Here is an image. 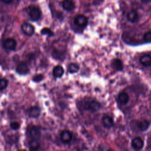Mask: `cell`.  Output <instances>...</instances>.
Wrapping results in <instances>:
<instances>
[{"label":"cell","mask_w":151,"mask_h":151,"mask_svg":"<svg viewBox=\"0 0 151 151\" xmlns=\"http://www.w3.org/2000/svg\"><path fill=\"white\" fill-rule=\"evenodd\" d=\"M2 1L3 2H4V3H6V4H10V3H11L13 1H12V0H8V1H6V0H2Z\"/></svg>","instance_id":"26"},{"label":"cell","mask_w":151,"mask_h":151,"mask_svg":"<svg viewBox=\"0 0 151 151\" xmlns=\"http://www.w3.org/2000/svg\"><path fill=\"white\" fill-rule=\"evenodd\" d=\"M150 123L149 121L146 120H143L141 121H139L137 123V127L138 129L142 132L146 131L149 127Z\"/></svg>","instance_id":"18"},{"label":"cell","mask_w":151,"mask_h":151,"mask_svg":"<svg viewBox=\"0 0 151 151\" xmlns=\"http://www.w3.org/2000/svg\"><path fill=\"white\" fill-rule=\"evenodd\" d=\"M101 107L100 102L96 100H91L85 102L84 104V109L88 110L91 112H96L98 111Z\"/></svg>","instance_id":"2"},{"label":"cell","mask_w":151,"mask_h":151,"mask_svg":"<svg viewBox=\"0 0 151 151\" xmlns=\"http://www.w3.org/2000/svg\"><path fill=\"white\" fill-rule=\"evenodd\" d=\"M138 18L139 15L135 9L130 10L127 15V19L130 22H136L138 20Z\"/></svg>","instance_id":"13"},{"label":"cell","mask_w":151,"mask_h":151,"mask_svg":"<svg viewBox=\"0 0 151 151\" xmlns=\"http://www.w3.org/2000/svg\"><path fill=\"white\" fill-rule=\"evenodd\" d=\"M40 146V143L37 139H32L29 143V147L31 150L35 151Z\"/></svg>","instance_id":"19"},{"label":"cell","mask_w":151,"mask_h":151,"mask_svg":"<svg viewBox=\"0 0 151 151\" xmlns=\"http://www.w3.org/2000/svg\"><path fill=\"white\" fill-rule=\"evenodd\" d=\"M79 68H80L79 65L77 64L74 63H71L68 64L67 70L70 73H75L78 71Z\"/></svg>","instance_id":"20"},{"label":"cell","mask_w":151,"mask_h":151,"mask_svg":"<svg viewBox=\"0 0 151 151\" xmlns=\"http://www.w3.org/2000/svg\"><path fill=\"white\" fill-rule=\"evenodd\" d=\"M102 123L103 126L107 129L111 128L113 124H114V122L111 117H110L109 115H105L102 118Z\"/></svg>","instance_id":"11"},{"label":"cell","mask_w":151,"mask_h":151,"mask_svg":"<svg viewBox=\"0 0 151 151\" xmlns=\"http://www.w3.org/2000/svg\"><path fill=\"white\" fill-rule=\"evenodd\" d=\"M41 34L42 35H47L49 37L54 35V32L50 28L47 27H44L41 30Z\"/></svg>","instance_id":"21"},{"label":"cell","mask_w":151,"mask_h":151,"mask_svg":"<svg viewBox=\"0 0 151 151\" xmlns=\"http://www.w3.org/2000/svg\"><path fill=\"white\" fill-rule=\"evenodd\" d=\"M10 127L13 130H17V129H18L19 128L20 124L17 122H12L10 124Z\"/></svg>","instance_id":"25"},{"label":"cell","mask_w":151,"mask_h":151,"mask_svg":"<svg viewBox=\"0 0 151 151\" xmlns=\"http://www.w3.org/2000/svg\"><path fill=\"white\" fill-rule=\"evenodd\" d=\"M107 151H114V150H113V149H109Z\"/></svg>","instance_id":"27"},{"label":"cell","mask_w":151,"mask_h":151,"mask_svg":"<svg viewBox=\"0 0 151 151\" xmlns=\"http://www.w3.org/2000/svg\"><path fill=\"white\" fill-rule=\"evenodd\" d=\"M27 113L29 117L37 118L41 113V109L40 107L37 106H32L28 109Z\"/></svg>","instance_id":"7"},{"label":"cell","mask_w":151,"mask_h":151,"mask_svg":"<svg viewBox=\"0 0 151 151\" xmlns=\"http://www.w3.org/2000/svg\"><path fill=\"white\" fill-rule=\"evenodd\" d=\"M143 39L145 41L147 42H151V31L146 32L143 35Z\"/></svg>","instance_id":"24"},{"label":"cell","mask_w":151,"mask_h":151,"mask_svg":"<svg viewBox=\"0 0 151 151\" xmlns=\"http://www.w3.org/2000/svg\"><path fill=\"white\" fill-rule=\"evenodd\" d=\"M8 84V81L7 80V79L5 78H2L1 79V81H0V88L1 90H3L4 89H5Z\"/></svg>","instance_id":"23"},{"label":"cell","mask_w":151,"mask_h":151,"mask_svg":"<svg viewBox=\"0 0 151 151\" xmlns=\"http://www.w3.org/2000/svg\"><path fill=\"white\" fill-rule=\"evenodd\" d=\"M62 6L65 11H71L75 8L76 5L73 1L70 0H65L62 2Z\"/></svg>","instance_id":"15"},{"label":"cell","mask_w":151,"mask_h":151,"mask_svg":"<svg viewBox=\"0 0 151 151\" xmlns=\"http://www.w3.org/2000/svg\"><path fill=\"white\" fill-rule=\"evenodd\" d=\"M29 134L32 139L38 140L41 136V130L39 127L37 126H33L29 130Z\"/></svg>","instance_id":"9"},{"label":"cell","mask_w":151,"mask_h":151,"mask_svg":"<svg viewBox=\"0 0 151 151\" xmlns=\"http://www.w3.org/2000/svg\"><path fill=\"white\" fill-rule=\"evenodd\" d=\"M60 140L64 143H69L72 139V134L71 133L67 130H63L60 133Z\"/></svg>","instance_id":"8"},{"label":"cell","mask_w":151,"mask_h":151,"mask_svg":"<svg viewBox=\"0 0 151 151\" xmlns=\"http://www.w3.org/2000/svg\"><path fill=\"white\" fill-rule=\"evenodd\" d=\"M44 77L42 74H37L32 77V80L34 82H40L44 79Z\"/></svg>","instance_id":"22"},{"label":"cell","mask_w":151,"mask_h":151,"mask_svg":"<svg viewBox=\"0 0 151 151\" xmlns=\"http://www.w3.org/2000/svg\"><path fill=\"white\" fill-rule=\"evenodd\" d=\"M64 73V70L61 65H55L52 69V75L54 77L59 78L62 77Z\"/></svg>","instance_id":"14"},{"label":"cell","mask_w":151,"mask_h":151,"mask_svg":"<svg viewBox=\"0 0 151 151\" xmlns=\"http://www.w3.org/2000/svg\"><path fill=\"white\" fill-rule=\"evenodd\" d=\"M28 12L30 19L32 21H38L41 16V11L40 9L36 5L31 4L28 8Z\"/></svg>","instance_id":"1"},{"label":"cell","mask_w":151,"mask_h":151,"mask_svg":"<svg viewBox=\"0 0 151 151\" xmlns=\"http://www.w3.org/2000/svg\"><path fill=\"white\" fill-rule=\"evenodd\" d=\"M144 145L143 140L142 138L139 137H137L134 138L132 141V146L133 149L136 150H140L141 149Z\"/></svg>","instance_id":"10"},{"label":"cell","mask_w":151,"mask_h":151,"mask_svg":"<svg viewBox=\"0 0 151 151\" xmlns=\"http://www.w3.org/2000/svg\"><path fill=\"white\" fill-rule=\"evenodd\" d=\"M21 28L22 32L28 36H31L34 33V27L29 22L22 23Z\"/></svg>","instance_id":"5"},{"label":"cell","mask_w":151,"mask_h":151,"mask_svg":"<svg viewBox=\"0 0 151 151\" xmlns=\"http://www.w3.org/2000/svg\"><path fill=\"white\" fill-rule=\"evenodd\" d=\"M140 63L146 67L151 65V56L149 54H145L140 58Z\"/></svg>","instance_id":"17"},{"label":"cell","mask_w":151,"mask_h":151,"mask_svg":"<svg viewBox=\"0 0 151 151\" xmlns=\"http://www.w3.org/2000/svg\"><path fill=\"white\" fill-rule=\"evenodd\" d=\"M74 22L79 27H85L87 25L88 19L85 15L83 14H78L74 17Z\"/></svg>","instance_id":"4"},{"label":"cell","mask_w":151,"mask_h":151,"mask_svg":"<svg viewBox=\"0 0 151 151\" xmlns=\"http://www.w3.org/2000/svg\"><path fill=\"white\" fill-rule=\"evenodd\" d=\"M111 66L116 71H122L123 68V63L119 58H114L111 62Z\"/></svg>","instance_id":"12"},{"label":"cell","mask_w":151,"mask_h":151,"mask_svg":"<svg viewBox=\"0 0 151 151\" xmlns=\"http://www.w3.org/2000/svg\"><path fill=\"white\" fill-rule=\"evenodd\" d=\"M16 72L20 75H26L29 73V68L25 63L21 62L16 67Z\"/></svg>","instance_id":"6"},{"label":"cell","mask_w":151,"mask_h":151,"mask_svg":"<svg viewBox=\"0 0 151 151\" xmlns=\"http://www.w3.org/2000/svg\"><path fill=\"white\" fill-rule=\"evenodd\" d=\"M17 46V41L12 38H6L2 43V47L8 50H14Z\"/></svg>","instance_id":"3"},{"label":"cell","mask_w":151,"mask_h":151,"mask_svg":"<svg viewBox=\"0 0 151 151\" xmlns=\"http://www.w3.org/2000/svg\"><path fill=\"white\" fill-rule=\"evenodd\" d=\"M129 99V95L127 94V93L124 91H122L120 92L117 97V100L119 103L121 104H126Z\"/></svg>","instance_id":"16"}]
</instances>
